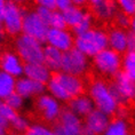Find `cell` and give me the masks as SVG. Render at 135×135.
<instances>
[{
  "label": "cell",
  "mask_w": 135,
  "mask_h": 135,
  "mask_svg": "<svg viewBox=\"0 0 135 135\" xmlns=\"http://www.w3.org/2000/svg\"><path fill=\"white\" fill-rule=\"evenodd\" d=\"M88 96L94 104V108L101 112L112 116L119 107L111 93L109 84L102 79H95L89 84Z\"/></svg>",
  "instance_id": "obj_1"
},
{
  "label": "cell",
  "mask_w": 135,
  "mask_h": 135,
  "mask_svg": "<svg viewBox=\"0 0 135 135\" xmlns=\"http://www.w3.org/2000/svg\"><path fill=\"white\" fill-rule=\"evenodd\" d=\"M75 47L86 57H94L100 52L108 48L107 31L93 28L83 35L75 37Z\"/></svg>",
  "instance_id": "obj_2"
},
{
  "label": "cell",
  "mask_w": 135,
  "mask_h": 135,
  "mask_svg": "<svg viewBox=\"0 0 135 135\" xmlns=\"http://www.w3.org/2000/svg\"><path fill=\"white\" fill-rule=\"evenodd\" d=\"M15 53L22 60L24 64L42 63L44 61V45L42 42L31 38L25 35H20L16 37Z\"/></svg>",
  "instance_id": "obj_3"
},
{
  "label": "cell",
  "mask_w": 135,
  "mask_h": 135,
  "mask_svg": "<svg viewBox=\"0 0 135 135\" xmlns=\"http://www.w3.org/2000/svg\"><path fill=\"white\" fill-rule=\"evenodd\" d=\"M93 66L100 75L114 77L121 71V55L110 48H105L93 57Z\"/></svg>",
  "instance_id": "obj_4"
},
{
  "label": "cell",
  "mask_w": 135,
  "mask_h": 135,
  "mask_svg": "<svg viewBox=\"0 0 135 135\" xmlns=\"http://www.w3.org/2000/svg\"><path fill=\"white\" fill-rule=\"evenodd\" d=\"M109 86L118 105H126L127 103L135 101V83L121 71L113 77L112 83L109 84Z\"/></svg>",
  "instance_id": "obj_5"
},
{
  "label": "cell",
  "mask_w": 135,
  "mask_h": 135,
  "mask_svg": "<svg viewBox=\"0 0 135 135\" xmlns=\"http://www.w3.org/2000/svg\"><path fill=\"white\" fill-rule=\"evenodd\" d=\"M89 68L88 57H86L81 52L76 49L75 47L68 52L63 53L61 72L72 75L76 77H81L85 75Z\"/></svg>",
  "instance_id": "obj_6"
},
{
  "label": "cell",
  "mask_w": 135,
  "mask_h": 135,
  "mask_svg": "<svg viewBox=\"0 0 135 135\" xmlns=\"http://www.w3.org/2000/svg\"><path fill=\"white\" fill-rule=\"evenodd\" d=\"M25 11L17 2L7 1L6 2L5 15L1 24L4 26L5 33L12 37H17L22 35V24Z\"/></svg>",
  "instance_id": "obj_7"
},
{
  "label": "cell",
  "mask_w": 135,
  "mask_h": 135,
  "mask_svg": "<svg viewBox=\"0 0 135 135\" xmlns=\"http://www.w3.org/2000/svg\"><path fill=\"white\" fill-rule=\"evenodd\" d=\"M48 30V25L40 20L35 11H25L22 24L23 35L31 37L40 42H45Z\"/></svg>",
  "instance_id": "obj_8"
},
{
  "label": "cell",
  "mask_w": 135,
  "mask_h": 135,
  "mask_svg": "<svg viewBox=\"0 0 135 135\" xmlns=\"http://www.w3.org/2000/svg\"><path fill=\"white\" fill-rule=\"evenodd\" d=\"M83 126L81 118L76 116L66 108L62 110L53 131L57 135H81Z\"/></svg>",
  "instance_id": "obj_9"
},
{
  "label": "cell",
  "mask_w": 135,
  "mask_h": 135,
  "mask_svg": "<svg viewBox=\"0 0 135 135\" xmlns=\"http://www.w3.org/2000/svg\"><path fill=\"white\" fill-rule=\"evenodd\" d=\"M36 108L41 117L48 123H55L62 112V105L48 93H44L36 100Z\"/></svg>",
  "instance_id": "obj_10"
},
{
  "label": "cell",
  "mask_w": 135,
  "mask_h": 135,
  "mask_svg": "<svg viewBox=\"0 0 135 135\" xmlns=\"http://www.w3.org/2000/svg\"><path fill=\"white\" fill-rule=\"evenodd\" d=\"M45 42L47 46L65 53L75 46V36L68 29H49Z\"/></svg>",
  "instance_id": "obj_11"
},
{
  "label": "cell",
  "mask_w": 135,
  "mask_h": 135,
  "mask_svg": "<svg viewBox=\"0 0 135 135\" xmlns=\"http://www.w3.org/2000/svg\"><path fill=\"white\" fill-rule=\"evenodd\" d=\"M0 71L17 79L23 76L24 63L15 52L7 50V52L1 53L0 55Z\"/></svg>",
  "instance_id": "obj_12"
},
{
  "label": "cell",
  "mask_w": 135,
  "mask_h": 135,
  "mask_svg": "<svg viewBox=\"0 0 135 135\" xmlns=\"http://www.w3.org/2000/svg\"><path fill=\"white\" fill-rule=\"evenodd\" d=\"M53 77L63 87V89L65 90V93L69 95L70 99H73V97L84 94L85 83H84V80L80 77L68 75V73H63L61 71L54 73Z\"/></svg>",
  "instance_id": "obj_13"
},
{
  "label": "cell",
  "mask_w": 135,
  "mask_h": 135,
  "mask_svg": "<svg viewBox=\"0 0 135 135\" xmlns=\"http://www.w3.org/2000/svg\"><path fill=\"white\" fill-rule=\"evenodd\" d=\"M45 90H46V85L37 83L35 80H31L24 76L16 79L15 93H17L24 100L31 99L33 96L38 97L45 93Z\"/></svg>",
  "instance_id": "obj_14"
},
{
  "label": "cell",
  "mask_w": 135,
  "mask_h": 135,
  "mask_svg": "<svg viewBox=\"0 0 135 135\" xmlns=\"http://www.w3.org/2000/svg\"><path fill=\"white\" fill-rule=\"evenodd\" d=\"M90 9L93 17L95 16L96 18L101 21H110L113 20L114 15L118 12L117 2L111 1V0H92L89 2Z\"/></svg>",
  "instance_id": "obj_15"
},
{
  "label": "cell",
  "mask_w": 135,
  "mask_h": 135,
  "mask_svg": "<svg viewBox=\"0 0 135 135\" xmlns=\"http://www.w3.org/2000/svg\"><path fill=\"white\" fill-rule=\"evenodd\" d=\"M110 120V116L94 109L88 116L85 117V121L83 124L84 127H86L95 135H102L109 125Z\"/></svg>",
  "instance_id": "obj_16"
},
{
  "label": "cell",
  "mask_w": 135,
  "mask_h": 135,
  "mask_svg": "<svg viewBox=\"0 0 135 135\" xmlns=\"http://www.w3.org/2000/svg\"><path fill=\"white\" fill-rule=\"evenodd\" d=\"M107 36H108V48L120 54V55L127 52L128 32L126 30L113 26V28L109 29V31L107 32Z\"/></svg>",
  "instance_id": "obj_17"
},
{
  "label": "cell",
  "mask_w": 135,
  "mask_h": 135,
  "mask_svg": "<svg viewBox=\"0 0 135 135\" xmlns=\"http://www.w3.org/2000/svg\"><path fill=\"white\" fill-rule=\"evenodd\" d=\"M68 103H69L68 104V107H69L68 109L80 118L87 117L95 109L90 97L88 95H86V94H81V95L73 97Z\"/></svg>",
  "instance_id": "obj_18"
},
{
  "label": "cell",
  "mask_w": 135,
  "mask_h": 135,
  "mask_svg": "<svg viewBox=\"0 0 135 135\" xmlns=\"http://www.w3.org/2000/svg\"><path fill=\"white\" fill-rule=\"evenodd\" d=\"M23 76L26 78L35 80L37 83L46 85L52 78V72L46 68L44 63H32V64H24V71Z\"/></svg>",
  "instance_id": "obj_19"
},
{
  "label": "cell",
  "mask_w": 135,
  "mask_h": 135,
  "mask_svg": "<svg viewBox=\"0 0 135 135\" xmlns=\"http://www.w3.org/2000/svg\"><path fill=\"white\" fill-rule=\"evenodd\" d=\"M63 53L50 46H44V61L42 63L50 72H60L62 65Z\"/></svg>",
  "instance_id": "obj_20"
},
{
  "label": "cell",
  "mask_w": 135,
  "mask_h": 135,
  "mask_svg": "<svg viewBox=\"0 0 135 135\" xmlns=\"http://www.w3.org/2000/svg\"><path fill=\"white\" fill-rule=\"evenodd\" d=\"M86 9H84L83 7H77V6L72 5L70 8H68L65 12H63V17L65 20L66 26H70L71 29H73L78 23L84 18V16L86 14Z\"/></svg>",
  "instance_id": "obj_21"
},
{
  "label": "cell",
  "mask_w": 135,
  "mask_h": 135,
  "mask_svg": "<svg viewBox=\"0 0 135 135\" xmlns=\"http://www.w3.org/2000/svg\"><path fill=\"white\" fill-rule=\"evenodd\" d=\"M16 79L7 73L0 71V100L5 101L7 97L15 92Z\"/></svg>",
  "instance_id": "obj_22"
},
{
  "label": "cell",
  "mask_w": 135,
  "mask_h": 135,
  "mask_svg": "<svg viewBox=\"0 0 135 135\" xmlns=\"http://www.w3.org/2000/svg\"><path fill=\"white\" fill-rule=\"evenodd\" d=\"M102 135H131L129 126L126 120L114 118V119L110 120L109 125Z\"/></svg>",
  "instance_id": "obj_23"
},
{
  "label": "cell",
  "mask_w": 135,
  "mask_h": 135,
  "mask_svg": "<svg viewBox=\"0 0 135 135\" xmlns=\"http://www.w3.org/2000/svg\"><path fill=\"white\" fill-rule=\"evenodd\" d=\"M121 72L135 83V53L126 52L121 56Z\"/></svg>",
  "instance_id": "obj_24"
},
{
  "label": "cell",
  "mask_w": 135,
  "mask_h": 135,
  "mask_svg": "<svg viewBox=\"0 0 135 135\" xmlns=\"http://www.w3.org/2000/svg\"><path fill=\"white\" fill-rule=\"evenodd\" d=\"M93 24H94V17H93V15L90 14V12H86V14H85V16H84V18L75 26V28L72 29L73 36L76 37V36L83 35V33L89 31L90 29H93Z\"/></svg>",
  "instance_id": "obj_25"
},
{
  "label": "cell",
  "mask_w": 135,
  "mask_h": 135,
  "mask_svg": "<svg viewBox=\"0 0 135 135\" xmlns=\"http://www.w3.org/2000/svg\"><path fill=\"white\" fill-rule=\"evenodd\" d=\"M30 120L26 117L17 113L14 117V119L11 121V127L17 133H24V132L30 127Z\"/></svg>",
  "instance_id": "obj_26"
},
{
  "label": "cell",
  "mask_w": 135,
  "mask_h": 135,
  "mask_svg": "<svg viewBox=\"0 0 135 135\" xmlns=\"http://www.w3.org/2000/svg\"><path fill=\"white\" fill-rule=\"evenodd\" d=\"M49 29H66V23L63 17V14L59 11H53L48 21Z\"/></svg>",
  "instance_id": "obj_27"
},
{
  "label": "cell",
  "mask_w": 135,
  "mask_h": 135,
  "mask_svg": "<svg viewBox=\"0 0 135 135\" xmlns=\"http://www.w3.org/2000/svg\"><path fill=\"white\" fill-rule=\"evenodd\" d=\"M4 102L7 104L8 107H11L14 111H20V110H22L23 109V107H24V103H25V100L23 99V97H21L18 95L17 93H13L11 94L7 99H6Z\"/></svg>",
  "instance_id": "obj_28"
},
{
  "label": "cell",
  "mask_w": 135,
  "mask_h": 135,
  "mask_svg": "<svg viewBox=\"0 0 135 135\" xmlns=\"http://www.w3.org/2000/svg\"><path fill=\"white\" fill-rule=\"evenodd\" d=\"M119 12L124 13L125 15L133 17L135 15V0H119L117 2Z\"/></svg>",
  "instance_id": "obj_29"
},
{
  "label": "cell",
  "mask_w": 135,
  "mask_h": 135,
  "mask_svg": "<svg viewBox=\"0 0 135 135\" xmlns=\"http://www.w3.org/2000/svg\"><path fill=\"white\" fill-rule=\"evenodd\" d=\"M48 132H49V129L45 125L35 123V124L30 125V127L23 133V135H47Z\"/></svg>",
  "instance_id": "obj_30"
},
{
  "label": "cell",
  "mask_w": 135,
  "mask_h": 135,
  "mask_svg": "<svg viewBox=\"0 0 135 135\" xmlns=\"http://www.w3.org/2000/svg\"><path fill=\"white\" fill-rule=\"evenodd\" d=\"M113 21L116 23V26L119 29H123V30H126L129 28V23H131V17L127 15H125L124 13H121L118 11L117 14L114 15L113 17Z\"/></svg>",
  "instance_id": "obj_31"
},
{
  "label": "cell",
  "mask_w": 135,
  "mask_h": 135,
  "mask_svg": "<svg viewBox=\"0 0 135 135\" xmlns=\"http://www.w3.org/2000/svg\"><path fill=\"white\" fill-rule=\"evenodd\" d=\"M0 113H1L2 116H4L6 119L9 121V124H11V121L14 119V117L16 116V114H17V112L13 110L11 107H8L7 104L4 102V101L0 103Z\"/></svg>",
  "instance_id": "obj_32"
},
{
  "label": "cell",
  "mask_w": 135,
  "mask_h": 135,
  "mask_svg": "<svg viewBox=\"0 0 135 135\" xmlns=\"http://www.w3.org/2000/svg\"><path fill=\"white\" fill-rule=\"evenodd\" d=\"M35 12L37 13V15L39 16L40 20H41L42 22H45L46 24H48V21L50 18V15H52L53 11H49V9L42 7V6H37V8L35 9Z\"/></svg>",
  "instance_id": "obj_33"
},
{
  "label": "cell",
  "mask_w": 135,
  "mask_h": 135,
  "mask_svg": "<svg viewBox=\"0 0 135 135\" xmlns=\"http://www.w3.org/2000/svg\"><path fill=\"white\" fill-rule=\"evenodd\" d=\"M71 6H72L71 0H56V11H59L61 13L65 12Z\"/></svg>",
  "instance_id": "obj_34"
},
{
  "label": "cell",
  "mask_w": 135,
  "mask_h": 135,
  "mask_svg": "<svg viewBox=\"0 0 135 135\" xmlns=\"http://www.w3.org/2000/svg\"><path fill=\"white\" fill-rule=\"evenodd\" d=\"M38 6H42L49 11H56V0H39Z\"/></svg>",
  "instance_id": "obj_35"
},
{
  "label": "cell",
  "mask_w": 135,
  "mask_h": 135,
  "mask_svg": "<svg viewBox=\"0 0 135 135\" xmlns=\"http://www.w3.org/2000/svg\"><path fill=\"white\" fill-rule=\"evenodd\" d=\"M114 114L117 116V119H121V120H126V118L128 117V110L125 105H119L117 108Z\"/></svg>",
  "instance_id": "obj_36"
},
{
  "label": "cell",
  "mask_w": 135,
  "mask_h": 135,
  "mask_svg": "<svg viewBox=\"0 0 135 135\" xmlns=\"http://www.w3.org/2000/svg\"><path fill=\"white\" fill-rule=\"evenodd\" d=\"M127 52L135 53V36L128 32V40H127Z\"/></svg>",
  "instance_id": "obj_37"
},
{
  "label": "cell",
  "mask_w": 135,
  "mask_h": 135,
  "mask_svg": "<svg viewBox=\"0 0 135 135\" xmlns=\"http://www.w3.org/2000/svg\"><path fill=\"white\" fill-rule=\"evenodd\" d=\"M11 126V124H9V121L6 119V118L2 116L1 113H0V127L1 128H4V129L7 131L8 129V127Z\"/></svg>",
  "instance_id": "obj_38"
},
{
  "label": "cell",
  "mask_w": 135,
  "mask_h": 135,
  "mask_svg": "<svg viewBox=\"0 0 135 135\" xmlns=\"http://www.w3.org/2000/svg\"><path fill=\"white\" fill-rule=\"evenodd\" d=\"M5 9H6V1H4V0H0V23L2 22V18H4Z\"/></svg>",
  "instance_id": "obj_39"
},
{
  "label": "cell",
  "mask_w": 135,
  "mask_h": 135,
  "mask_svg": "<svg viewBox=\"0 0 135 135\" xmlns=\"http://www.w3.org/2000/svg\"><path fill=\"white\" fill-rule=\"evenodd\" d=\"M129 29H131V32L133 36H135V15L133 17H131V23H129Z\"/></svg>",
  "instance_id": "obj_40"
},
{
  "label": "cell",
  "mask_w": 135,
  "mask_h": 135,
  "mask_svg": "<svg viewBox=\"0 0 135 135\" xmlns=\"http://www.w3.org/2000/svg\"><path fill=\"white\" fill-rule=\"evenodd\" d=\"M5 37H6V33H5V30H4V26L0 23V44L5 40Z\"/></svg>",
  "instance_id": "obj_41"
},
{
  "label": "cell",
  "mask_w": 135,
  "mask_h": 135,
  "mask_svg": "<svg viewBox=\"0 0 135 135\" xmlns=\"http://www.w3.org/2000/svg\"><path fill=\"white\" fill-rule=\"evenodd\" d=\"M72 5L77 6V7H83V5H85V1L84 0H73Z\"/></svg>",
  "instance_id": "obj_42"
},
{
  "label": "cell",
  "mask_w": 135,
  "mask_h": 135,
  "mask_svg": "<svg viewBox=\"0 0 135 135\" xmlns=\"http://www.w3.org/2000/svg\"><path fill=\"white\" fill-rule=\"evenodd\" d=\"M81 135H95L94 133H92L89 129H87L86 127L83 126V131H81Z\"/></svg>",
  "instance_id": "obj_43"
},
{
  "label": "cell",
  "mask_w": 135,
  "mask_h": 135,
  "mask_svg": "<svg viewBox=\"0 0 135 135\" xmlns=\"http://www.w3.org/2000/svg\"><path fill=\"white\" fill-rule=\"evenodd\" d=\"M6 132H7V131L4 129V128H1V127H0V135H6Z\"/></svg>",
  "instance_id": "obj_44"
},
{
  "label": "cell",
  "mask_w": 135,
  "mask_h": 135,
  "mask_svg": "<svg viewBox=\"0 0 135 135\" xmlns=\"http://www.w3.org/2000/svg\"><path fill=\"white\" fill-rule=\"evenodd\" d=\"M47 135H57V134H56L54 131H50V129H49V132H48V134H47Z\"/></svg>",
  "instance_id": "obj_45"
},
{
  "label": "cell",
  "mask_w": 135,
  "mask_h": 135,
  "mask_svg": "<svg viewBox=\"0 0 135 135\" xmlns=\"http://www.w3.org/2000/svg\"><path fill=\"white\" fill-rule=\"evenodd\" d=\"M0 55H1V46H0Z\"/></svg>",
  "instance_id": "obj_46"
},
{
  "label": "cell",
  "mask_w": 135,
  "mask_h": 135,
  "mask_svg": "<svg viewBox=\"0 0 135 135\" xmlns=\"http://www.w3.org/2000/svg\"><path fill=\"white\" fill-rule=\"evenodd\" d=\"M1 102H2V101H1V100H0V103H1Z\"/></svg>",
  "instance_id": "obj_47"
}]
</instances>
